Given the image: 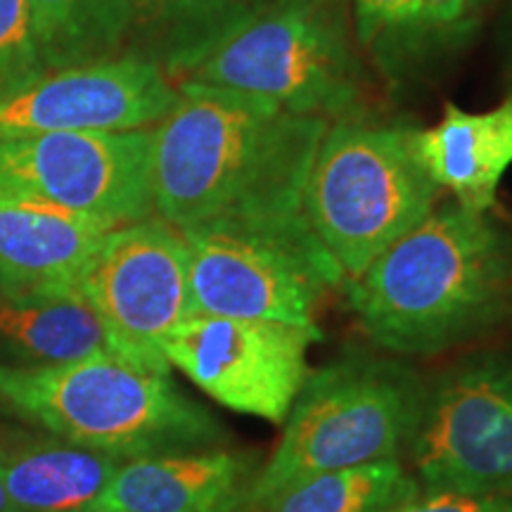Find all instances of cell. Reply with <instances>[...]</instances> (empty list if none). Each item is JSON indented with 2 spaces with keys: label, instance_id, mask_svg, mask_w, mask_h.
I'll use <instances>...</instances> for the list:
<instances>
[{
  "label": "cell",
  "instance_id": "7c38bea8",
  "mask_svg": "<svg viewBox=\"0 0 512 512\" xmlns=\"http://www.w3.org/2000/svg\"><path fill=\"white\" fill-rule=\"evenodd\" d=\"M176 83L143 55L46 74L0 102V140L67 131H140L174 107Z\"/></svg>",
  "mask_w": 512,
  "mask_h": 512
},
{
  "label": "cell",
  "instance_id": "d6986e66",
  "mask_svg": "<svg viewBox=\"0 0 512 512\" xmlns=\"http://www.w3.org/2000/svg\"><path fill=\"white\" fill-rule=\"evenodd\" d=\"M268 3L271 0H128L131 36H145L147 60L162 64L174 81L185 64Z\"/></svg>",
  "mask_w": 512,
  "mask_h": 512
},
{
  "label": "cell",
  "instance_id": "e0dca14e",
  "mask_svg": "<svg viewBox=\"0 0 512 512\" xmlns=\"http://www.w3.org/2000/svg\"><path fill=\"white\" fill-rule=\"evenodd\" d=\"M0 354L5 366L43 368L114 354L102 320L83 294H0ZM117 356V354H114Z\"/></svg>",
  "mask_w": 512,
  "mask_h": 512
},
{
  "label": "cell",
  "instance_id": "603a6c76",
  "mask_svg": "<svg viewBox=\"0 0 512 512\" xmlns=\"http://www.w3.org/2000/svg\"><path fill=\"white\" fill-rule=\"evenodd\" d=\"M356 34L380 60H403L411 0H354Z\"/></svg>",
  "mask_w": 512,
  "mask_h": 512
},
{
  "label": "cell",
  "instance_id": "9a60e30c",
  "mask_svg": "<svg viewBox=\"0 0 512 512\" xmlns=\"http://www.w3.org/2000/svg\"><path fill=\"white\" fill-rule=\"evenodd\" d=\"M418 155L439 190L460 207L489 214L512 166V95L489 112L446 105L437 126L418 131Z\"/></svg>",
  "mask_w": 512,
  "mask_h": 512
},
{
  "label": "cell",
  "instance_id": "ffe728a7",
  "mask_svg": "<svg viewBox=\"0 0 512 512\" xmlns=\"http://www.w3.org/2000/svg\"><path fill=\"white\" fill-rule=\"evenodd\" d=\"M420 491L399 458L320 472L290 486L259 512H387Z\"/></svg>",
  "mask_w": 512,
  "mask_h": 512
},
{
  "label": "cell",
  "instance_id": "2e32d148",
  "mask_svg": "<svg viewBox=\"0 0 512 512\" xmlns=\"http://www.w3.org/2000/svg\"><path fill=\"white\" fill-rule=\"evenodd\" d=\"M124 460L60 437H0V479L24 512H81Z\"/></svg>",
  "mask_w": 512,
  "mask_h": 512
},
{
  "label": "cell",
  "instance_id": "6da1fadb",
  "mask_svg": "<svg viewBox=\"0 0 512 512\" xmlns=\"http://www.w3.org/2000/svg\"><path fill=\"white\" fill-rule=\"evenodd\" d=\"M152 133V207L185 230L219 216H299L328 119L230 88L176 83Z\"/></svg>",
  "mask_w": 512,
  "mask_h": 512
},
{
  "label": "cell",
  "instance_id": "7402d4cb",
  "mask_svg": "<svg viewBox=\"0 0 512 512\" xmlns=\"http://www.w3.org/2000/svg\"><path fill=\"white\" fill-rule=\"evenodd\" d=\"M479 0H411L406 31V55L427 46L456 41L470 27Z\"/></svg>",
  "mask_w": 512,
  "mask_h": 512
},
{
  "label": "cell",
  "instance_id": "5bb4252c",
  "mask_svg": "<svg viewBox=\"0 0 512 512\" xmlns=\"http://www.w3.org/2000/svg\"><path fill=\"white\" fill-rule=\"evenodd\" d=\"M105 223L0 192V294L72 290Z\"/></svg>",
  "mask_w": 512,
  "mask_h": 512
},
{
  "label": "cell",
  "instance_id": "44dd1931",
  "mask_svg": "<svg viewBox=\"0 0 512 512\" xmlns=\"http://www.w3.org/2000/svg\"><path fill=\"white\" fill-rule=\"evenodd\" d=\"M31 34L27 0H0V102L46 76Z\"/></svg>",
  "mask_w": 512,
  "mask_h": 512
},
{
  "label": "cell",
  "instance_id": "3957f363",
  "mask_svg": "<svg viewBox=\"0 0 512 512\" xmlns=\"http://www.w3.org/2000/svg\"><path fill=\"white\" fill-rule=\"evenodd\" d=\"M0 406L117 460L207 451L226 441L219 420L169 375L114 354L43 368L0 363Z\"/></svg>",
  "mask_w": 512,
  "mask_h": 512
},
{
  "label": "cell",
  "instance_id": "7a4b0ae2",
  "mask_svg": "<svg viewBox=\"0 0 512 512\" xmlns=\"http://www.w3.org/2000/svg\"><path fill=\"white\" fill-rule=\"evenodd\" d=\"M510 294V233L458 202L434 207L349 280L363 332L394 354H439L489 330Z\"/></svg>",
  "mask_w": 512,
  "mask_h": 512
},
{
  "label": "cell",
  "instance_id": "d4e9b609",
  "mask_svg": "<svg viewBox=\"0 0 512 512\" xmlns=\"http://www.w3.org/2000/svg\"><path fill=\"white\" fill-rule=\"evenodd\" d=\"M0 512H24V510L19 508V505L10 498L8 489H5V484H3V479H0Z\"/></svg>",
  "mask_w": 512,
  "mask_h": 512
},
{
  "label": "cell",
  "instance_id": "ac0fdd59",
  "mask_svg": "<svg viewBox=\"0 0 512 512\" xmlns=\"http://www.w3.org/2000/svg\"><path fill=\"white\" fill-rule=\"evenodd\" d=\"M27 8L48 74L112 60L131 38L128 0H27Z\"/></svg>",
  "mask_w": 512,
  "mask_h": 512
},
{
  "label": "cell",
  "instance_id": "277c9868",
  "mask_svg": "<svg viewBox=\"0 0 512 512\" xmlns=\"http://www.w3.org/2000/svg\"><path fill=\"white\" fill-rule=\"evenodd\" d=\"M439 188L418 155V128L337 119L328 124L304 185V214L344 278L437 207Z\"/></svg>",
  "mask_w": 512,
  "mask_h": 512
},
{
  "label": "cell",
  "instance_id": "4fadbf2b",
  "mask_svg": "<svg viewBox=\"0 0 512 512\" xmlns=\"http://www.w3.org/2000/svg\"><path fill=\"white\" fill-rule=\"evenodd\" d=\"M259 470L249 453L221 448L124 460L81 512H247Z\"/></svg>",
  "mask_w": 512,
  "mask_h": 512
},
{
  "label": "cell",
  "instance_id": "9c48e42d",
  "mask_svg": "<svg viewBox=\"0 0 512 512\" xmlns=\"http://www.w3.org/2000/svg\"><path fill=\"white\" fill-rule=\"evenodd\" d=\"M408 448L422 491L512 496V354L465 358L425 384Z\"/></svg>",
  "mask_w": 512,
  "mask_h": 512
},
{
  "label": "cell",
  "instance_id": "52a82bcc",
  "mask_svg": "<svg viewBox=\"0 0 512 512\" xmlns=\"http://www.w3.org/2000/svg\"><path fill=\"white\" fill-rule=\"evenodd\" d=\"M195 313L259 318L318 330L323 294L342 283L306 214L219 216L181 230Z\"/></svg>",
  "mask_w": 512,
  "mask_h": 512
},
{
  "label": "cell",
  "instance_id": "ba28073f",
  "mask_svg": "<svg viewBox=\"0 0 512 512\" xmlns=\"http://www.w3.org/2000/svg\"><path fill=\"white\" fill-rule=\"evenodd\" d=\"M76 290L98 313L114 354L138 368L171 373L164 344L195 313L181 230L152 216L112 228L83 266Z\"/></svg>",
  "mask_w": 512,
  "mask_h": 512
},
{
  "label": "cell",
  "instance_id": "cb8c5ba5",
  "mask_svg": "<svg viewBox=\"0 0 512 512\" xmlns=\"http://www.w3.org/2000/svg\"><path fill=\"white\" fill-rule=\"evenodd\" d=\"M387 512H512V496L456 494V491H418Z\"/></svg>",
  "mask_w": 512,
  "mask_h": 512
},
{
  "label": "cell",
  "instance_id": "8992f818",
  "mask_svg": "<svg viewBox=\"0 0 512 512\" xmlns=\"http://www.w3.org/2000/svg\"><path fill=\"white\" fill-rule=\"evenodd\" d=\"M273 100L304 117H347L361 67L330 0H271L176 74Z\"/></svg>",
  "mask_w": 512,
  "mask_h": 512
},
{
  "label": "cell",
  "instance_id": "5b68a950",
  "mask_svg": "<svg viewBox=\"0 0 512 512\" xmlns=\"http://www.w3.org/2000/svg\"><path fill=\"white\" fill-rule=\"evenodd\" d=\"M425 384L399 361L349 354L309 373L285 418L283 439L261 467L249 510H264L320 472L399 458L418 425Z\"/></svg>",
  "mask_w": 512,
  "mask_h": 512
},
{
  "label": "cell",
  "instance_id": "8fae6325",
  "mask_svg": "<svg viewBox=\"0 0 512 512\" xmlns=\"http://www.w3.org/2000/svg\"><path fill=\"white\" fill-rule=\"evenodd\" d=\"M320 337L278 320L192 313L166 339L164 356L221 406L283 425Z\"/></svg>",
  "mask_w": 512,
  "mask_h": 512
},
{
  "label": "cell",
  "instance_id": "30bf717a",
  "mask_svg": "<svg viewBox=\"0 0 512 512\" xmlns=\"http://www.w3.org/2000/svg\"><path fill=\"white\" fill-rule=\"evenodd\" d=\"M150 159V128L0 140V192L119 228L155 211Z\"/></svg>",
  "mask_w": 512,
  "mask_h": 512
}]
</instances>
